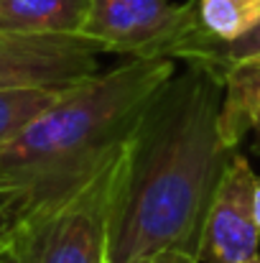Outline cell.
Instances as JSON below:
<instances>
[{
  "instance_id": "obj_8",
  "label": "cell",
  "mask_w": 260,
  "mask_h": 263,
  "mask_svg": "<svg viewBox=\"0 0 260 263\" xmlns=\"http://www.w3.org/2000/svg\"><path fill=\"white\" fill-rule=\"evenodd\" d=\"M222 133L227 143L240 146L248 133L260 136V59L227 67L222 74Z\"/></svg>"
},
{
  "instance_id": "obj_15",
  "label": "cell",
  "mask_w": 260,
  "mask_h": 263,
  "mask_svg": "<svg viewBox=\"0 0 260 263\" xmlns=\"http://www.w3.org/2000/svg\"><path fill=\"white\" fill-rule=\"evenodd\" d=\"M258 151H260V143H258ZM255 210H258V222H260V176H258V184H255Z\"/></svg>"
},
{
  "instance_id": "obj_6",
  "label": "cell",
  "mask_w": 260,
  "mask_h": 263,
  "mask_svg": "<svg viewBox=\"0 0 260 263\" xmlns=\"http://www.w3.org/2000/svg\"><path fill=\"white\" fill-rule=\"evenodd\" d=\"M258 176L240 154L230 161L207 212L199 263H240L258 256L260 222L255 210Z\"/></svg>"
},
{
  "instance_id": "obj_12",
  "label": "cell",
  "mask_w": 260,
  "mask_h": 263,
  "mask_svg": "<svg viewBox=\"0 0 260 263\" xmlns=\"http://www.w3.org/2000/svg\"><path fill=\"white\" fill-rule=\"evenodd\" d=\"M0 263H33V240L26 225H18L0 240Z\"/></svg>"
},
{
  "instance_id": "obj_10",
  "label": "cell",
  "mask_w": 260,
  "mask_h": 263,
  "mask_svg": "<svg viewBox=\"0 0 260 263\" xmlns=\"http://www.w3.org/2000/svg\"><path fill=\"white\" fill-rule=\"evenodd\" d=\"M74 85H51V87H15L0 89V151L13 143V138L31 125L44 110L59 102Z\"/></svg>"
},
{
  "instance_id": "obj_3",
  "label": "cell",
  "mask_w": 260,
  "mask_h": 263,
  "mask_svg": "<svg viewBox=\"0 0 260 263\" xmlns=\"http://www.w3.org/2000/svg\"><path fill=\"white\" fill-rule=\"evenodd\" d=\"M123 161L125 148L69 202L26 225L33 240V263H107Z\"/></svg>"
},
{
  "instance_id": "obj_16",
  "label": "cell",
  "mask_w": 260,
  "mask_h": 263,
  "mask_svg": "<svg viewBox=\"0 0 260 263\" xmlns=\"http://www.w3.org/2000/svg\"><path fill=\"white\" fill-rule=\"evenodd\" d=\"M240 263H260V253L258 256H253V258H248V261H240Z\"/></svg>"
},
{
  "instance_id": "obj_7",
  "label": "cell",
  "mask_w": 260,
  "mask_h": 263,
  "mask_svg": "<svg viewBox=\"0 0 260 263\" xmlns=\"http://www.w3.org/2000/svg\"><path fill=\"white\" fill-rule=\"evenodd\" d=\"M89 0H0V31L82 36Z\"/></svg>"
},
{
  "instance_id": "obj_13",
  "label": "cell",
  "mask_w": 260,
  "mask_h": 263,
  "mask_svg": "<svg viewBox=\"0 0 260 263\" xmlns=\"http://www.w3.org/2000/svg\"><path fill=\"white\" fill-rule=\"evenodd\" d=\"M15 228H18L15 215H13V210H10L8 199L0 194V240H3V238H8V235H10Z\"/></svg>"
},
{
  "instance_id": "obj_11",
  "label": "cell",
  "mask_w": 260,
  "mask_h": 263,
  "mask_svg": "<svg viewBox=\"0 0 260 263\" xmlns=\"http://www.w3.org/2000/svg\"><path fill=\"white\" fill-rule=\"evenodd\" d=\"M173 59L184 62V64H202V67L222 74L232 64H240V62H248V59H260V26L255 31H250L248 36L232 41V44L209 41L196 31L189 41H184L178 46Z\"/></svg>"
},
{
  "instance_id": "obj_4",
  "label": "cell",
  "mask_w": 260,
  "mask_h": 263,
  "mask_svg": "<svg viewBox=\"0 0 260 263\" xmlns=\"http://www.w3.org/2000/svg\"><path fill=\"white\" fill-rule=\"evenodd\" d=\"M199 31L194 0L176 5L171 0H89L85 23L87 39L105 54L128 59H153L178 51Z\"/></svg>"
},
{
  "instance_id": "obj_5",
  "label": "cell",
  "mask_w": 260,
  "mask_h": 263,
  "mask_svg": "<svg viewBox=\"0 0 260 263\" xmlns=\"http://www.w3.org/2000/svg\"><path fill=\"white\" fill-rule=\"evenodd\" d=\"M99 54L87 36L0 31V89L85 82L99 72Z\"/></svg>"
},
{
  "instance_id": "obj_1",
  "label": "cell",
  "mask_w": 260,
  "mask_h": 263,
  "mask_svg": "<svg viewBox=\"0 0 260 263\" xmlns=\"http://www.w3.org/2000/svg\"><path fill=\"white\" fill-rule=\"evenodd\" d=\"M222 77L186 64L156 92L125 146L107 263H143L164 251L199 258L212 199L237 146L222 133Z\"/></svg>"
},
{
  "instance_id": "obj_9",
  "label": "cell",
  "mask_w": 260,
  "mask_h": 263,
  "mask_svg": "<svg viewBox=\"0 0 260 263\" xmlns=\"http://www.w3.org/2000/svg\"><path fill=\"white\" fill-rule=\"evenodd\" d=\"M199 33L217 44H232L260 26V0H194Z\"/></svg>"
},
{
  "instance_id": "obj_2",
  "label": "cell",
  "mask_w": 260,
  "mask_h": 263,
  "mask_svg": "<svg viewBox=\"0 0 260 263\" xmlns=\"http://www.w3.org/2000/svg\"><path fill=\"white\" fill-rule=\"evenodd\" d=\"M176 74V59H125L97 72L26 125L0 151V194L15 222L59 210L133 138L146 107Z\"/></svg>"
},
{
  "instance_id": "obj_14",
  "label": "cell",
  "mask_w": 260,
  "mask_h": 263,
  "mask_svg": "<svg viewBox=\"0 0 260 263\" xmlns=\"http://www.w3.org/2000/svg\"><path fill=\"white\" fill-rule=\"evenodd\" d=\"M143 263H199V258L194 256V253H186V251H164V253H158V256H153V258H148V261Z\"/></svg>"
}]
</instances>
